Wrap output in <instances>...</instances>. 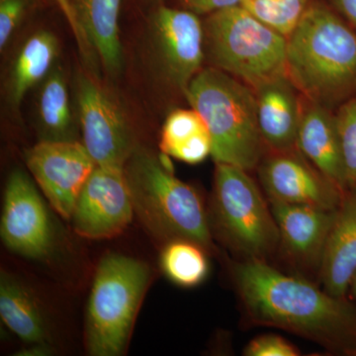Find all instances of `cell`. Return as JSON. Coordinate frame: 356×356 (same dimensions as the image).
Returning <instances> with one entry per match:
<instances>
[{
  "mask_svg": "<svg viewBox=\"0 0 356 356\" xmlns=\"http://www.w3.org/2000/svg\"><path fill=\"white\" fill-rule=\"evenodd\" d=\"M159 147L166 156L197 165L212 154V139L196 110L177 109L163 124Z\"/></svg>",
  "mask_w": 356,
  "mask_h": 356,
  "instance_id": "19",
  "label": "cell"
},
{
  "mask_svg": "<svg viewBox=\"0 0 356 356\" xmlns=\"http://www.w3.org/2000/svg\"><path fill=\"white\" fill-rule=\"evenodd\" d=\"M191 108L207 125L215 163L250 172L266 156L254 88L222 70L202 69L184 91Z\"/></svg>",
  "mask_w": 356,
  "mask_h": 356,
  "instance_id": "3",
  "label": "cell"
},
{
  "mask_svg": "<svg viewBox=\"0 0 356 356\" xmlns=\"http://www.w3.org/2000/svg\"><path fill=\"white\" fill-rule=\"evenodd\" d=\"M310 102L302 110L297 149L325 177L346 191L341 137L336 114Z\"/></svg>",
  "mask_w": 356,
  "mask_h": 356,
  "instance_id": "17",
  "label": "cell"
},
{
  "mask_svg": "<svg viewBox=\"0 0 356 356\" xmlns=\"http://www.w3.org/2000/svg\"><path fill=\"white\" fill-rule=\"evenodd\" d=\"M269 203L280 232V250L296 266L318 273L337 210Z\"/></svg>",
  "mask_w": 356,
  "mask_h": 356,
  "instance_id": "14",
  "label": "cell"
},
{
  "mask_svg": "<svg viewBox=\"0 0 356 356\" xmlns=\"http://www.w3.org/2000/svg\"><path fill=\"white\" fill-rule=\"evenodd\" d=\"M332 6L356 31V0H331Z\"/></svg>",
  "mask_w": 356,
  "mask_h": 356,
  "instance_id": "30",
  "label": "cell"
},
{
  "mask_svg": "<svg viewBox=\"0 0 356 356\" xmlns=\"http://www.w3.org/2000/svg\"><path fill=\"white\" fill-rule=\"evenodd\" d=\"M159 57L168 81L185 91L202 70L205 32L196 13L161 7L154 18Z\"/></svg>",
  "mask_w": 356,
  "mask_h": 356,
  "instance_id": "13",
  "label": "cell"
},
{
  "mask_svg": "<svg viewBox=\"0 0 356 356\" xmlns=\"http://www.w3.org/2000/svg\"><path fill=\"white\" fill-rule=\"evenodd\" d=\"M26 163L54 209L65 219L72 217L79 193L97 165L83 144L67 140L39 143L26 153Z\"/></svg>",
  "mask_w": 356,
  "mask_h": 356,
  "instance_id": "9",
  "label": "cell"
},
{
  "mask_svg": "<svg viewBox=\"0 0 356 356\" xmlns=\"http://www.w3.org/2000/svg\"><path fill=\"white\" fill-rule=\"evenodd\" d=\"M243 355L298 356L300 350L284 337L266 334L252 339L243 350Z\"/></svg>",
  "mask_w": 356,
  "mask_h": 356,
  "instance_id": "26",
  "label": "cell"
},
{
  "mask_svg": "<svg viewBox=\"0 0 356 356\" xmlns=\"http://www.w3.org/2000/svg\"><path fill=\"white\" fill-rule=\"evenodd\" d=\"M135 212L125 166L96 165L77 198L72 220L84 238L99 240L121 234Z\"/></svg>",
  "mask_w": 356,
  "mask_h": 356,
  "instance_id": "8",
  "label": "cell"
},
{
  "mask_svg": "<svg viewBox=\"0 0 356 356\" xmlns=\"http://www.w3.org/2000/svg\"><path fill=\"white\" fill-rule=\"evenodd\" d=\"M58 40L50 32L33 35L18 55L11 79V99L18 106L27 91L48 74L57 57Z\"/></svg>",
  "mask_w": 356,
  "mask_h": 356,
  "instance_id": "21",
  "label": "cell"
},
{
  "mask_svg": "<svg viewBox=\"0 0 356 356\" xmlns=\"http://www.w3.org/2000/svg\"><path fill=\"white\" fill-rule=\"evenodd\" d=\"M83 146L97 165L125 166L133 153L125 117L111 97L88 77L79 83Z\"/></svg>",
  "mask_w": 356,
  "mask_h": 356,
  "instance_id": "11",
  "label": "cell"
},
{
  "mask_svg": "<svg viewBox=\"0 0 356 356\" xmlns=\"http://www.w3.org/2000/svg\"><path fill=\"white\" fill-rule=\"evenodd\" d=\"M26 0H0V49L3 50L25 13Z\"/></svg>",
  "mask_w": 356,
  "mask_h": 356,
  "instance_id": "27",
  "label": "cell"
},
{
  "mask_svg": "<svg viewBox=\"0 0 356 356\" xmlns=\"http://www.w3.org/2000/svg\"><path fill=\"white\" fill-rule=\"evenodd\" d=\"M1 236L13 252L39 259L49 252L51 226L41 196L25 172L15 170L7 181Z\"/></svg>",
  "mask_w": 356,
  "mask_h": 356,
  "instance_id": "12",
  "label": "cell"
},
{
  "mask_svg": "<svg viewBox=\"0 0 356 356\" xmlns=\"http://www.w3.org/2000/svg\"><path fill=\"white\" fill-rule=\"evenodd\" d=\"M257 170L262 191L270 202L337 210L346 192L297 149L271 152L264 156Z\"/></svg>",
  "mask_w": 356,
  "mask_h": 356,
  "instance_id": "10",
  "label": "cell"
},
{
  "mask_svg": "<svg viewBox=\"0 0 356 356\" xmlns=\"http://www.w3.org/2000/svg\"><path fill=\"white\" fill-rule=\"evenodd\" d=\"M39 115L44 129L57 140L69 133L72 125L69 91L60 70L51 74L42 88L39 100Z\"/></svg>",
  "mask_w": 356,
  "mask_h": 356,
  "instance_id": "23",
  "label": "cell"
},
{
  "mask_svg": "<svg viewBox=\"0 0 356 356\" xmlns=\"http://www.w3.org/2000/svg\"><path fill=\"white\" fill-rule=\"evenodd\" d=\"M55 1L58 6L60 7V10L63 11V13H64L65 18H67V22H69L70 28H72V32H74V36H76L77 44H79L81 49H83L84 51L86 44H88V41H86V35H84L81 23H79L76 7L72 6L70 0H55Z\"/></svg>",
  "mask_w": 356,
  "mask_h": 356,
  "instance_id": "29",
  "label": "cell"
},
{
  "mask_svg": "<svg viewBox=\"0 0 356 356\" xmlns=\"http://www.w3.org/2000/svg\"><path fill=\"white\" fill-rule=\"evenodd\" d=\"M232 276L252 324L278 327L337 355L356 356L355 300L334 296L261 259H238Z\"/></svg>",
  "mask_w": 356,
  "mask_h": 356,
  "instance_id": "1",
  "label": "cell"
},
{
  "mask_svg": "<svg viewBox=\"0 0 356 356\" xmlns=\"http://www.w3.org/2000/svg\"><path fill=\"white\" fill-rule=\"evenodd\" d=\"M146 264L125 255L104 257L96 270L88 310L91 355H121L149 282Z\"/></svg>",
  "mask_w": 356,
  "mask_h": 356,
  "instance_id": "7",
  "label": "cell"
},
{
  "mask_svg": "<svg viewBox=\"0 0 356 356\" xmlns=\"http://www.w3.org/2000/svg\"><path fill=\"white\" fill-rule=\"evenodd\" d=\"M348 297L350 299L356 300V273L353 276V280H351L350 290H348Z\"/></svg>",
  "mask_w": 356,
  "mask_h": 356,
  "instance_id": "31",
  "label": "cell"
},
{
  "mask_svg": "<svg viewBox=\"0 0 356 356\" xmlns=\"http://www.w3.org/2000/svg\"><path fill=\"white\" fill-rule=\"evenodd\" d=\"M248 170L216 163L210 226L238 259H261L280 250V232L268 199Z\"/></svg>",
  "mask_w": 356,
  "mask_h": 356,
  "instance_id": "5",
  "label": "cell"
},
{
  "mask_svg": "<svg viewBox=\"0 0 356 356\" xmlns=\"http://www.w3.org/2000/svg\"><path fill=\"white\" fill-rule=\"evenodd\" d=\"M213 67L257 88L286 72L287 38L238 6L211 13L204 26Z\"/></svg>",
  "mask_w": 356,
  "mask_h": 356,
  "instance_id": "6",
  "label": "cell"
},
{
  "mask_svg": "<svg viewBox=\"0 0 356 356\" xmlns=\"http://www.w3.org/2000/svg\"><path fill=\"white\" fill-rule=\"evenodd\" d=\"M310 6V0H243L241 4L257 19L286 38Z\"/></svg>",
  "mask_w": 356,
  "mask_h": 356,
  "instance_id": "24",
  "label": "cell"
},
{
  "mask_svg": "<svg viewBox=\"0 0 356 356\" xmlns=\"http://www.w3.org/2000/svg\"><path fill=\"white\" fill-rule=\"evenodd\" d=\"M257 121L266 149L289 152L297 149L302 109L296 86L287 74L254 89Z\"/></svg>",
  "mask_w": 356,
  "mask_h": 356,
  "instance_id": "15",
  "label": "cell"
},
{
  "mask_svg": "<svg viewBox=\"0 0 356 356\" xmlns=\"http://www.w3.org/2000/svg\"><path fill=\"white\" fill-rule=\"evenodd\" d=\"M286 72L309 102L327 108L356 97V31L341 16L311 4L287 38Z\"/></svg>",
  "mask_w": 356,
  "mask_h": 356,
  "instance_id": "2",
  "label": "cell"
},
{
  "mask_svg": "<svg viewBox=\"0 0 356 356\" xmlns=\"http://www.w3.org/2000/svg\"><path fill=\"white\" fill-rule=\"evenodd\" d=\"M356 273V192H344L321 262L323 288L337 297H348Z\"/></svg>",
  "mask_w": 356,
  "mask_h": 356,
  "instance_id": "16",
  "label": "cell"
},
{
  "mask_svg": "<svg viewBox=\"0 0 356 356\" xmlns=\"http://www.w3.org/2000/svg\"><path fill=\"white\" fill-rule=\"evenodd\" d=\"M123 0H79L77 16L88 43L92 44L105 69L120 70L123 51L119 30V16Z\"/></svg>",
  "mask_w": 356,
  "mask_h": 356,
  "instance_id": "18",
  "label": "cell"
},
{
  "mask_svg": "<svg viewBox=\"0 0 356 356\" xmlns=\"http://www.w3.org/2000/svg\"><path fill=\"white\" fill-rule=\"evenodd\" d=\"M0 315L7 327L25 343L46 346L48 332L36 299L15 277L1 273Z\"/></svg>",
  "mask_w": 356,
  "mask_h": 356,
  "instance_id": "20",
  "label": "cell"
},
{
  "mask_svg": "<svg viewBox=\"0 0 356 356\" xmlns=\"http://www.w3.org/2000/svg\"><path fill=\"white\" fill-rule=\"evenodd\" d=\"M206 248L186 240L168 243L161 254V266L170 280L182 287L197 286L209 271Z\"/></svg>",
  "mask_w": 356,
  "mask_h": 356,
  "instance_id": "22",
  "label": "cell"
},
{
  "mask_svg": "<svg viewBox=\"0 0 356 356\" xmlns=\"http://www.w3.org/2000/svg\"><path fill=\"white\" fill-rule=\"evenodd\" d=\"M346 191L356 192V97L337 109Z\"/></svg>",
  "mask_w": 356,
  "mask_h": 356,
  "instance_id": "25",
  "label": "cell"
},
{
  "mask_svg": "<svg viewBox=\"0 0 356 356\" xmlns=\"http://www.w3.org/2000/svg\"><path fill=\"white\" fill-rule=\"evenodd\" d=\"M127 163L134 209L147 228L165 242L191 241L211 250L212 229L202 199L173 175L168 159L136 152Z\"/></svg>",
  "mask_w": 356,
  "mask_h": 356,
  "instance_id": "4",
  "label": "cell"
},
{
  "mask_svg": "<svg viewBox=\"0 0 356 356\" xmlns=\"http://www.w3.org/2000/svg\"><path fill=\"white\" fill-rule=\"evenodd\" d=\"M182 1L192 13L211 14L241 6L243 0H182Z\"/></svg>",
  "mask_w": 356,
  "mask_h": 356,
  "instance_id": "28",
  "label": "cell"
}]
</instances>
